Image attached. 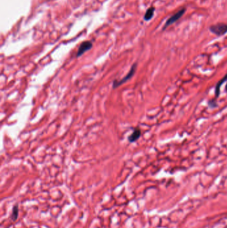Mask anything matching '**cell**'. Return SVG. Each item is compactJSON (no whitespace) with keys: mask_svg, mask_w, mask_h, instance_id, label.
Instances as JSON below:
<instances>
[{"mask_svg":"<svg viewBox=\"0 0 227 228\" xmlns=\"http://www.w3.org/2000/svg\"><path fill=\"white\" fill-rule=\"evenodd\" d=\"M137 63H135L133 65L131 66L129 71L128 72V74L125 75V77H123V78H122L121 79H120V80H117V79H116V80L113 81V89H115V88H117V87H118L119 86H120L121 85H122L123 83H125L128 80V79H130L132 77H133V76L135 74V73L136 70H137Z\"/></svg>","mask_w":227,"mask_h":228,"instance_id":"obj_1","label":"cell"},{"mask_svg":"<svg viewBox=\"0 0 227 228\" xmlns=\"http://www.w3.org/2000/svg\"><path fill=\"white\" fill-rule=\"evenodd\" d=\"M209 30L217 36H221L227 33V24L224 23H218L210 26Z\"/></svg>","mask_w":227,"mask_h":228,"instance_id":"obj_2","label":"cell"},{"mask_svg":"<svg viewBox=\"0 0 227 228\" xmlns=\"http://www.w3.org/2000/svg\"><path fill=\"white\" fill-rule=\"evenodd\" d=\"M185 11H186V8H182L180 9V10H179L177 11V12H176L175 13H174L173 15H172V16L170 17L166 21L165 24L164 25V27L163 28H162V30H165V29L167 28L169 26H170L171 25L175 24V23L176 21H177L179 20H180V19L183 17V15L184 14Z\"/></svg>","mask_w":227,"mask_h":228,"instance_id":"obj_3","label":"cell"},{"mask_svg":"<svg viewBox=\"0 0 227 228\" xmlns=\"http://www.w3.org/2000/svg\"><path fill=\"white\" fill-rule=\"evenodd\" d=\"M92 47H93V44L91 41H83V42H82L80 44V46H79V48H78L77 55H76L77 58H79V57L81 56L85 52L91 49Z\"/></svg>","mask_w":227,"mask_h":228,"instance_id":"obj_4","label":"cell"},{"mask_svg":"<svg viewBox=\"0 0 227 228\" xmlns=\"http://www.w3.org/2000/svg\"><path fill=\"white\" fill-rule=\"evenodd\" d=\"M141 135V131L139 128H135L132 134L128 137V141L130 143L135 142Z\"/></svg>","mask_w":227,"mask_h":228,"instance_id":"obj_5","label":"cell"},{"mask_svg":"<svg viewBox=\"0 0 227 228\" xmlns=\"http://www.w3.org/2000/svg\"><path fill=\"white\" fill-rule=\"evenodd\" d=\"M227 81V74L223 77L222 79H221L220 81H219L216 85V87H215V97L217 100L218 97H219V95H220V89L221 87V86L224 83V82Z\"/></svg>","mask_w":227,"mask_h":228,"instance_id":"obj_6","label":"cell"},{"mask_svg":"<svg viewBox=\"0 0 227 228\" xmlns=\"http://www.w3.org/2000/svg\"><path fill=\"white\" fill-rule=\"evenodd\" d=\"M154 10H155V8L154 7H149L148 10H147L145 16H144V20L145 21H148L153 18V17L154 16Z\"/></svg>","mask_w":227,"mask_h":228,"instance_id":"obj_7","label":"cell"},{"mask_svg":"<svg viewBox=\"0 0 227 228\" xmlns=\"http://www.w3.org/2000/svg\"><path fill=\"white\" fill-rule=\"evenodd\" d=\"M19 215V207L17 205H15L12 210V214L11 215V219L12 221H16Z\"/></svg>","mask_w":227,"mask_h":228,"instance_id":"obj_8","label":"cell"},{"mask_svg":"<svg viewBox=\"0 0 227 228\" xmlns=\"http://www.w3.org/2000/svg\"><path fill=\"white\" fill-rule=\"evenodd\" d=\"M216 100H217V99L216 98H214L213 100H211L210 101H209V103H208V104H209V105L210 106V108H213L217 107V101H216Z\"/></svg>","mask_w":227,"mask_h":228,"instance_id":"obj_9","label":"cell"},{"mask_svg":"<svg viewBox=\"0 0 227 228\" xmlns=\"http://www.w3.org/2000/svg\"><path fill=\"white\" fill-rule=\"evenodd\" d=\"M225 91H226V93H227V83H226V87H225Z\"/></svg>","mask_w":227,"mask_h":228,"instance_id":"obj_10","label":"cell"}]
</instances>
